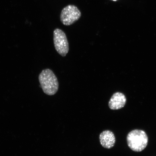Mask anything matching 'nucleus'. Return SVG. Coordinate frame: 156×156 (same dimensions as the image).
I'll list each match as a JSON object with an SVG mask.
<instances>
[{"label":"nucleus","mask_w":156,"mask_h":156,"mask_svg":"<svg viewBox=\"0 0 156 156\" xmlns=\"http://www.w3.org/2000/svg\"><path fill=\"white\" fill-rule=\"evenodd\" d=\"M38 79L41 87L46 94H55L58 88V83L56 76L49 69H45L39 75Z\"/></svg>","instance_id":"f257e3e1"},{"label":"nucleus","mask_w":156,"mask_h":156,"mask_svg":"<svg viewBox=\"0 0 156 156\" xmlns=\"http://www.w3.org/2000/svg\"><path fill=\"white\" fill-rule=\"evenodd\" d=\"M126 140L129 147L134 151L141 152L147 145L148 136L145 132L141 130H132L128 134Z\"/></svg>","instance_id":"f03ea898"},{"label":"nucleus","mask_w":156,"mask_h":156,"mask_svg":"<svg viewBox=\"0 0 156 156\" xmlns=\"http://www.w3.org/2000/svg\"><path fill=\"white\" fill-rule=\"evenodd\" d=\"M81 13L76 5H68L62 10L60 19L62 24L69 26L76 22L80 18Z\"/></svg>","instance_id":"7ed1b4c3"},{"label":"nucleus","mask_w":156,"mask_h":156,"mask_svg":"<svg viewBox=\"0 0 156 156\" xmlns=\"http://www.w3.org/2000/svg\"><path fill=\"white\" fill-rule=\"evenodd\" d=\"M53 34L55 48L60 55L64 57L69 50V44L66 34L63 30L58 28L55 29Z\"/></svg>","instance_id":"20e7f679"},{"label":"nucleus","mask_w":156,"mask_h":156,"mask_svg":"<svg viewBox=\"0 0 156 156\" xmlns=\"http://www.w3.org/2000/svg\"><path fill=\"white\" fill-rule=\"evenodd\" d=\"M126 102V98L123 94L116 92L111 97L108 103L109 107L112 110H119L125 106Z\"/></svg>","instance_id":"39448f33"},{"label":"nucleus","mask_w":156,"mask_h":156,"mask_svg":"<svg viewBox=\"0 0 156 156\" xmlns=\"http://www.w3.org/2000/svg\"><path fill=\"white\" fill-rule=\"evenodd\" d=\"M99 140L101 145L107 149L114 147L116 142L114 134L109 130H105L101 133L99 136Z\"/></svg>","instance_id":"423d86ee"},{"label":"nucleus","mask_w":156,"mask_h":156,"mask_svg":"<svg viewBox=\"0 0 156 156\" xmlns=\"http://www.w3.org/2000/svg\"><path fill=\"white\" fill-rule=\"evenodd\" d=\"M111 1H113L115 2V1H118V0H111Z\"/></svg>","instance_id":"0eeeda50"}]
</instances>
